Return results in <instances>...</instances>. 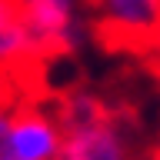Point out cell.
<instances>
[{"label": "cell", "instance_id": "obj_1", "mask_svg": "<svg viewBox=\"0 0 160 160\" xmlns=\"http://www.w3.org/2000/svg\"><path fill=\"white\" fill-rule=\"evenodd\" d=\"M30 23V37L37 47L40 63L60 53H73L87 43V20H83V0H20Z\"/></svg>", "mask_w": 160, "mask_h": 160}, {"label": "cell", "instance_id": "obj_2", "mask_svg": "<svg viewBox=\"0 0 160 160\" xmlns=\"http://www.w3.org/2000/svg\"><path fill=\"white\" fill-rule=\"evenodd\" d=\"M87 7L110 43L147 53L160 43V0H87Z\"/></svg>", "mask_w": 160, "mask_h": 160}, {"label": "cell", "instance_id": "obj_3", "mask_svg": "<svg viewBox=\"0 0 160 160\" xmlns=\"http://www.w3.org/2000/svg\"><path fill=\"white\" fill-rule=\"evenodd\" d=\"M10 143L17 160H60L63 123L57 110L40 100L20 97L10 107Z\"/></svg>", "mask_w": 160, "mask_h": 160}, {"label": "cell", "instance_id": "obj_4", "mask_svg": "<svg viewBox=\"0 0 160 160\" xmlns=\"http://www.w3.org/2000/svg\"><path fill=\"white\" fill-rule=\"evenodd\" d=\"M60 160H133V143L120 117L110 110L90 123L63 130Z\"/></svg>", "mask_w": 160, "mask_h": 160}, {"label": "cell", "instance_id": "obj_5", "mask_svg": "<svg viewBox=\"0 0 160 160\" xmlns=\"http://www.w3.org/2000/svg\"><path fill=\"white\" fill-rule=\"evenodd\" d=\"M40 67L30 23L20 0H0V73H10L23 83L27 73Z\"/></svg>", "mask_w": 160, "mask_h": 160}, {"label": "cell", "instance_id": "obj_6", "mask_svg": "<svg viewBox=\"0 0 160 160\" xmlns=\"http://www.w3.org/2000/svg\"><path fill=\"white\" fill-rule=\"evenodd\" d=\"M20 87H23V83H20L17 77H10V73H0V113H7V110L13 107L20 97H23V93H20Z\"/></svg>", "mask_w": 160, "mask_h": 160}, {"label": "cell", "instance_id": "obj_7", "mask_svg": "<svg viewBox=\"0 0 160 160\" xmlns=\"http://www.w3.org/2000/svg\"><path fill=\"white\" fill-rule=\"evenodd\" d=\"M0 160H17L13 143H10V110L0 113Z\"/></svg>", "mask_w": 160, "mask_h": 160}, {"label": "cell", "instance_id": "obj_8", "mask_svg": "<svg viewBox=\"0 0 160 160\" xmlns=\"http://www.w3.org/2000/svg\"><path fill=\"white\" fill-rule=\"evenodd\" d=\"M150 53H153V63H157V73H160V43H157L153 50H150Z\"/></svg>", "mask_w": 160, "mask_h": 160}, {"label": "cell", "instance_id": "obj_9", "mask_svg": "<svg viewBox=\"0 0 160 160\" xmlns=\"http://www.w3.org/2000/svg\"><path fill=\"white\" fill-rule=\"evenodd\" d=\"M147 160H160V147H157V150H153V153H150V157H147Z\"/></svg>", "mask_w": 160, "mask_h": 160}]
</instances>
